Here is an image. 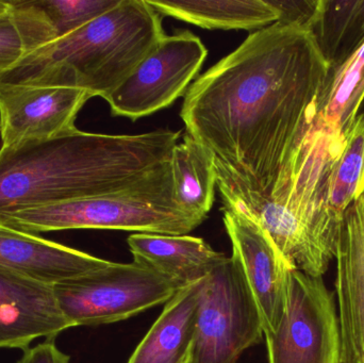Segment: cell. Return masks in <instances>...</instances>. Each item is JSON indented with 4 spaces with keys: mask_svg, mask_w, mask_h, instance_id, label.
Returning <instances> with one entry per match:
<instances>
[{
    "mask_svg": "<svg viewBox=\"0 0 364 363\" xmlns=\"http://www.w3.org/2000/svg\"><path fill=\"white\" fill-rule=\"evenodd\" d=\"M53 26L66 36L117 6L121 0H32Z\"/></svg>",
    "mask_w": 364,
    "mask_h": 363,
    "instance_id": "obj_22",
    "label": "cell"
},
{
    "mask_svg": "<svg viewBox=\"0 0 364 363\" xmlns=\"http://www.w3.org/2000/svg\"><path fill=\"white\" fill-rule=\"evenodd\" d=\"M11 6H12V4H11V1H6V0H0V14H4V13L6 12V11L10 10Z\"/></svg>",
    "mask_w": 364,
    "mask_h": 363,
    "instance_id": "obj_25",
    "label": "cell"
},
{
    "mask_svg": "<svg viewBox=\"0 0 364 363\" xmlns=\"http://www.w3.org/2000/svg\"><path fill=\"white\" fill-rule=\"evenodd\" d=\"M364 102V44L341 66L331 70L318 98L314 121L346 136Z\"/></svg>",
    "mask_w": 364,
    "mask_h": 363,
    "instance_id": "obj_20",
    "label": "cell"
},
{
    "mask_svg": "<svg viewBox=\"0 0 364 363\" xmlns=\"http://www.w3.org/2000/svg\"><path fill=\"white\" fill-rule=\"evenodd\" d=\"M265 340L269 363H342L335 296L323 276L291 271L286 311Z\"/></svg>",
    "mask_w": 364,
    "mask_h": 363,
    "instance_id": "obj_7",
    "label": "cell"
},
{
    "mask_svg": "<svg viewBox=\"0 0 364 363\" xmlns=\"http://www.w3.org/2000/svg\"><path fill=\"white\" fill-rule=\"evenodd\" d=\"M68 328L53 286L0 266V349L26 351L32 341H53Z\"/></svg>",
    "mask_w": 364,
    "mask_h": 363,
    "instance_id": "obj_11",
    "label": "cell"
},
{
    "mask_svg": "<svg viewBox=\"0 0 364 363\" xmlns=\"http://www.w3.org/2000/svg\"><path fill=\"white\" fill-rule=\"evenodd\" d=\"M108 260L0 225V266L53 286L106 268Z\"/></svg>",
    "mask_w": 364,
    "mask_h": 363,
    "instance_id": "obj_13",
    "label": "cell"
},
{
    "mask_svg": "<svg viewBox=\"0 0 364 363\" xmlns=\"http://www.w3.org/2000/svg\"><path fill=\"white\" fill-rule=\"evenodd\" d=\"M0 14V75L43 45L57 38L53 26L33 1H11Z\"/></svg>",
    "mask_w": 364,
    "mask_h": 363,
    "instance_id": "obj_21",
    "label": "cell"
},
{
    "mask_svg": "<svg viewBox=\"0 0 364 363\" xmlns=\"http://www.w3.org/2000/svg\"><path fill=\"white\" fill-rule=\"evenodd\" d=\"M363 104H364V102H363ZM363 113H364V111H363Z\"/></svg>",
    "mask_w": 364,
    "mask_h": 363,
    "instance_id": "obj_26",
    "label": "cell"
},
{
    "mask_svg": "<svg viewBox=\"0 0 364 363\" xmlns=\"http://www.w3.org/2000/svg\"><path fill=\"white\" fill-rule=\"evenodd\" d=\"M329 70L311 30L277 23L250 34L191 85L186 134L215 160L223 209L272 200L314 125Z\"/></svg>",
    "mask_w": 364,
    "mask_h": 363,
    "instance_id": "obj_1",
    "label": "cell"
},
{
    "mask_svg": "<svg viewBox=\"0 0 364 363\" xmlns=\"http://www.w3.org/2000/svg\"><path fill=\"white\" fill-rule=\"evenodd\" d=\"M263 336L260 311L241 264L235 256L226 257L201 283L188 363H237Z\"/></svg>",
    "mask_w": 364,
    "mask_h": 363,
    "instance_id": "obj_6",
    "label": "cell"
},
{
    "mask_svg": "<svg viewBox=\"0 0 364 363\" xmlns=\"http://www.w3.org/2000/svg\"><path fill=\"white\" fill-rule=\"evenodd\" d=\"M335 258L342 363H364V194L344 215Z\"/></svg>",
    "mask_w": 364,
    "mask_h": 363,
    "instance_id": "obj_12",
    "label": "cell"
},
{
    "mask_svg": "<svg viewBox=\"0 0 364 363\" xmlns=\"http://www.w3.org/2000/svg\"><path fill=\"white\" fill-rule=\"evenodd\" d=\"M72 327L115 323L166 304L179 288L144 264L111 262L106 268L53 286Z\"/></svg>",
    "mask_w": 364,
    "mask_h": 363,
    "instance_id": "obj_5",
    "label": "cell"
},
{
    "mask_svg": "<svg viewBox=\"0 0 364 363\" xmlns=\"http://www.w3.org/2000/svg\"><path fill=\"white\" fill-rule=\"evenodd\" d=\"M222 211L232 255L241 264L260 311L263 334L269 336L284 317L291 271L295 268L254 220L237 211Z\"/></svg>",
    "mask_w": 364,
    "mask_h": 363,
    "instance_id": "obj_10",
    "label": "cell"
},
{
    "mask_svg": "<svg viewBox=\"0 0 364 363\" xmlns=\"http://www.w3.org/2000/svg\"><path fill=\"white\" fill-rule=\"evenodd\" d=\"M164 36L161 14L147 0H121L26 55L0 75V85L77 87L105 99Z\"/></svg>",
    "mask_w": 364,
    "mask_h": 363,
    "instance_id": "obj_3",
    "label": "cell"
},
{
    "mask_svg": "<svg viewBox=\"0 0 364 363\" xmlns=\"http://www.w3.org/2000/svg\"><path fill=\"white\" fill-rule=\"evenodd\" d=\"M203 281L182 288L166 303L128 363L190 362Z\"/></svg>",
    "mask_w": 364,
    "mask_h": 363,
    "instance_id": "obj_15",
    "label": "cell"
},
{
    "mask_svg": "<svg viewBox=\"0 0 364 363\" xmlns=\"http://www.w3.org/2000/svg\"><path fill=\"white\" fill-rule=\"evenodd\" d=\"M203 222L175 202L171 166L134 189L0 212V225L36 236L70 229L183 236Z\"/></svg>",
    "mask_w": 364,
    "mask_h": 363,
    "instance_id": "obj_4",
    "label": "cell"
},
{
    "mask_svg": "<svg viewBox=\"0 0 364 363\" xmlns=\"http://www.w3.org/2000/svg\"><path fill=\"white\" fill-rule=\"evenodd\" d=\"M364 194V113L348 130L343 148L331 164L325 188L323 225L327 245L336 256L344 215Z\"/></svg>",
    "mask_w": 364,
    "mask_h": 363,
    "instance_id": "obj_16",
    "label": "cell"
},
{
    "mask_svg": "<svg viewBox=\"0 0 364 363\" xmlns=\"http://www.w3.org/2000/svg\"><path fill=\"white\" fill-rule=\"evenodd\" d=\"M70 357L55 347L53 341H45L23 351L17 363H70Z\"/></svg>",
    "mask_w": 364,
    "mask_h": 363,
    "instance_id": "obj_24",
    "label": "cell"
},
{
    "mask_svg": "<svg viewBox=\"0 0 364 363\" xmlns=\"http://www.w3.org/2000/svg\"><path fill=\"white\" fill-rule=\"evenodd\" d=\"M171 170L175 202L186 212L205 221L213 206L218 185L212 153L186 134L173 149Z\"/></svg>",
    "mask_w": 364,
    "mask_h": 363,
    "instance_id": "obj_18",
    "label": "cell"
},
{
    "mask_svg": "<svg viewBox=\"0 0 364 363\" xmlns=\"http://www.w3.org/2000/svg\"><path fill=\"white\" fill-rule=\"evenodd\" d=\"M90 92L77 87L0 85L2 146L57 138L76 128Z\"/></svg>",
    "mask_w": 364,
    "mask_h": 363,
    "instance_id": "obj_9",
    "label": "cell"
},
{
    "mask_svg": "<svg viewBox=\"0 0 364 363\" xmlns=\"http://www.w3.org/2000/svg\"><path fill=\"white\" fill-rule=\"evenodd\" d=\"M159 14L203 29L258 31L279 21L269 0H147Z\"/></svg>",
    "mask_w": 364,
    "mask_h": 363,
    "instance_id": "obj_17",
    "label": "cell"
},
{
    "mask_svg": "<svg viewBox=\"0 0 364 363\" xmlns=\"http://www.w3.org/2000/svg\"><path fill=\"white\" fill-rule=\"evenodd\" d=\"M207 55L188 30L166 34L105 100L113 115L132 121L168 108L186 95Z\"/></svg>",
    "mask_w": 364,
    "mask_h": 363,
    "instance_id": "obj_8",
    "label": "cell"
},
{
    "mask_svg": "<svg viewBox=\"0 0 364 363\" xmlns=\"http://www.w3.org/2000/svg\"><path fill=\"white\" fill-rule=\"evenodd\" d=\"M310 30L329 70H336L364 44V0H320Z\"/></svg>",
    "mask_w": 364,
    "mask_h": 363,
    "instance_id": "obj_19",
    "label": "cell"
},
{
    "mask_svg": "<svg viewBox=\"0 0 364 363\" xmlns=\"http://www.w3.org/2000/svg\"><path fill=\"white\" fill-rule=\"evenodd\" d=\"M134 261L149 266L179 289L205 279L226 258L196 237L134 234L128 238Z\"/></svg>",
    "mask_w": 364,
    "mask_h": 363,
    "instance_id": "obj_14",
    "label": "cell"
},
{
    "mask_svg": "<svg viewBox=\"0 0 364 363\" xmlns=\"http://www.w3.org/2000/svg\"><path fill=\"white\" fill-rule=\"evenodd\" d=\"M279 12V23H297L310 29L320 0H269Z\"/></svg>",
    "mask_w": 364,
    "mask_h": 363,
    "instance_id": "obj_23",
    "label": "cell"
},
{
    "mask_svg": "<svg viewBox=\"0 0 364 363\" xmlns=\"http://www.w3.org/2000/svg\"><path fill=\"white\" fill-rule=\"evenodd\" d=\"M181 131H72L0 148V212L134 189L171 166Z\"/></svg>",
    "mask_w": 364,
    "mask_h": 363,
    "instance_id": "obj_2",
    "label": "cell"
}]
</instances>
